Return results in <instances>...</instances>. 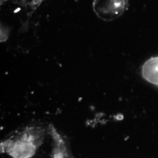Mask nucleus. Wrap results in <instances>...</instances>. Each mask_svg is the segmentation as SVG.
Returning a JSON list of instances; mask_svg holds the SVG:
<instances>
[{
  "label": "nucleus",
  "instance_id": "3",
  "mask_svg": "<svg viewBox=\"0 0 158 158\" xmlns=\"http://www.w3.org/2000/svg\"><path fill=\"white\" fill-rule=\"evenodd\" d=\"M142 75L149 83L158 85V56L151 57L144 63Z\"/></svg>",
  "mask_w": 158,
  "mask_h": 158
},
{
  "label": "nucleus",
  "instance_id": "2",
  "mask_svg": "<svg viewBox=\"0 0 158 158\" xmlns=\"http://www.w3.org/2000/svg\"><path fill=\"white\" fill-rule=\"evenodd\" d=\"M127 6V0H94L93 10L104 21H111L121 17Z\"/></svg>",
  "mask_w": 158,
  "mask_h": 158
},
{
  "label": "nucleus",
  "instance_id": "4",
  "mask_svg": "<svg viewBox=\"0 0 158 158\" xmlns=\"http://www.w3.org/2000/svg\"><path fill=\"white\" fill-rule=\"evenodd\" d=\"M53 158H74L70 148L66 147H60L53 153Z\"/></svg>",
  "mask_w": 158,
  "mask_h": 158
},
{
  "label": "nucleus",
  "instance_id": "1",
  "mask_svg": "<svg viewBox=\"0 0 158 158\" xmlns=\"http://www.w3.org/2000/svg\"><path fill=\"white\" fill-rule=\"evenodd\" d=\"M45 131L40 127H27L1 143V151L12 158H31L41 145Z\"/></svg>",
  "mask_w": 158,
  "mask_h": 158
}]
</instances>
